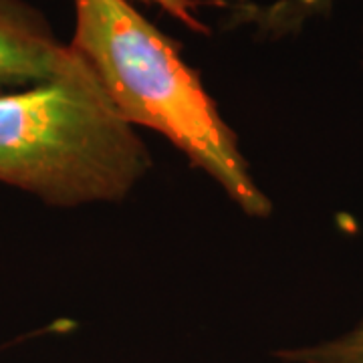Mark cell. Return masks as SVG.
I'll use <instances>...</instances> for the list:
<instances>
[{"mask_svg":"<svg viewBox=\"0 0 363 363\" xmlns=\"http://www.w3.org/2000/svg\"><path fill=\"white\" fill-rule=\"evenodd\" d=\"M81 57L26 0H0V93L63 77Z\"/></svg>","mask_w":363,"mask_h":363,"instance_id":"obj_3","label":"cell"},{"mask_svg":"<svg viewBox=\"0 0 363 363\" xmlns=\"http://www.w3.org/2000/svg\"><path fill=\"white\" fill-rule=\"evenodd\" d=\"M150 166L83 59L63 77L0 93V184L77 208L123 200Z\"/></svg>","mask_w":363,"mask_h":363,"instance_id":"obj_2","label":"cell"},{"mask_svg":"<svg viewBox=\"0 0 363 363\" xmlns=\"http://www.w3.org/2000/svg\"><path fill=\"white\" fill-rule=\"evenodd\" d=\"M281 363H363V317L335 337L274 351Z\"/></svg>","mask_w":363,"mask_h":363,"instance_id":"obj_5","label":"cell"},{"mask_svg":"<svg viewBox=\"0 0 363 363\" xmlns=\"http://www.w3.org/2000/svg\"><path fill=\"white\" fill-rule=\"evenodd\" d=\"M69 45L128 125L166 138L247 216L271 214L269 196L200 75L130 0H75V33Z\"/></svg>","mask_w":363,"mask_h":363,"instance_id":"obj_1","label":"cell"},{"mask_svg":"<svg viewBox=\"0 0 363 363\" xmlns=\"http://www.w3.org/2000/svg\"><path fill=\"white\" fill-rule=\"evenodd\" d=\"M339 0H277L269 6L245 4L242 18L255 23L267 35H286L295 33L319 14L329 13Z\"/></svg>","mask_w":363,"mask_h":363,"instance_id":"obj_4","label":"cell"},{"mask_svg":"<svg viewBox=\"0 0 363 363\" xmlns=\"http://www.w3.org/2000/svg\"><path fill=\"white\" fill-rule=\"evenodd\" d=\"M147 4H156L162 11H166L169 16H174L178 23L184 26H188L196 35H208L210 26L196 14L200 2L198 0H142Z\"/></svg>","mask_w":363,"mask_h":363,"instance_id":"obj_6","label":"cell"}]
</instances>
